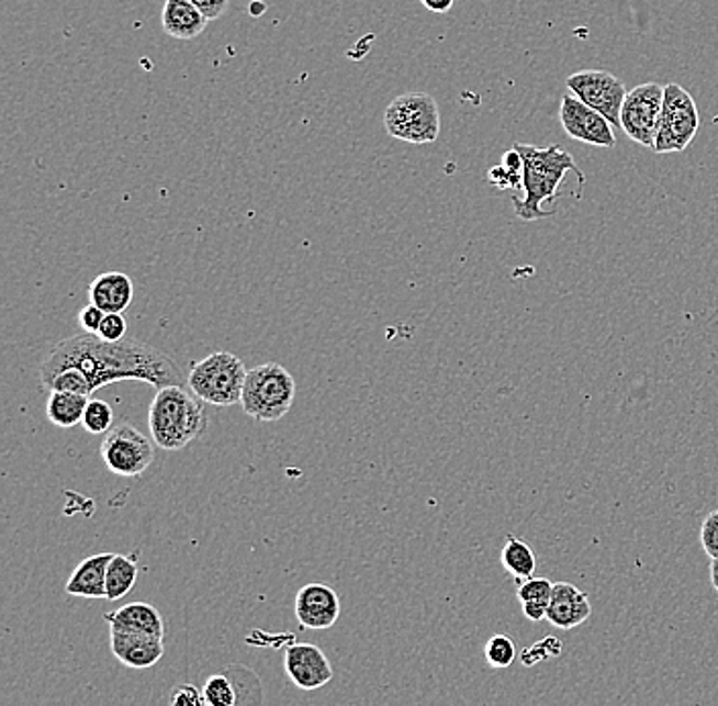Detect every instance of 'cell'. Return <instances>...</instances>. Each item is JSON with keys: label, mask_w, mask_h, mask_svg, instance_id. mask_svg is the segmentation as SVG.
Wrapping results in <instances>:
<instances>
[{"label": "cell", "mask_w": 718, "mask_h": 706, "mask_svg": "<svg viewBox=\"0 0 718 706\" xmlns=\"http://www.w3.org/2000/svg\"><path fill=\"white\" fill-rule=\"evenodd\" d=\"M64 368H74L85 376L90 394L123 380H139L158 390L188 384V376L182 374L178 363L156 347L135 339L111 344L85 332L59 341L47 354L40 376L54 374Z\"/></svg>", "instance_id": "cell-1"}, {"label": "cell", "mask_w": 718, "mask_h": 706, "mask_svg": "<svg viewBox=\"0 0 718 706\" xmlns=\"http://www.w3.org/2000/svg\"><path fill=\"white\" fill-rule=\"evenodd\" d=\"M520 158H523V190L525 199L520 201L513 197L515 215L531 223L556 215L558 211H546V204H553L556 197L560 194L561 182L565 173H577L580 187L584 188V173L575 166L574 158L570 152L561 149L560 145L549 147H535V145H515Z\"/></svg>", "instance_id": "cell-2"}, {"label": "cell", "mask_w": 718, "mask_h": 706, "mask_svg": "<svg viewBox=\"0 0 718 706\" xmlns=\"http://www.w3.org/2000/svg\"><path fill=\"white\" fill-rule=\"evenodd\" d=\"M147 423L154 444L164 451H180L199 441L209 418L201 399L184 386L159 389L149 404Z\"/></svg>", "instance_id": "cell-3"}, {"label": "cell", "mask_w": 718, "mask_h": 706, "mask_svg": "<svg viewBox=\"0 0 718 706\" xmlns=\"http://www.w3.org/2000/svg\"><path fill=\"white\" fill-rule=\"evenodd\" d=\"M296 396V382L282 363H261L245 378L242 406L247 417L273 423L287 417Z\"/></svg>", "instance_id": "cell-4"}, {"label": "cell", "mask_w": 718, "mask_h": 706, "mask_svg": "<svg viewBox=\"0 0 718 706\" xmlns=\"http://www.w3.org/2000/svg\"><path fill=\"white\" fill-rule=\"evenodd\" d=\"M247 372L244 361L235 354L215 351L192 366L187 386L202 403L233 406L242 404Z\"/></svg>", "instance_id": "cell-5"}, {"label": "cell", "mask_w": 718, "mask_h": 706, "mask_svg": "<svg viewBox=\"0 0 718 706\" xmlns=\"http://www.w3.org/2000/svg\"><path fill=\"white\" fill-rule=\"evenodd\" d=\"M390 137L408 144H433L441 131L439 107L427 92H406L390 102L384 113Z\"/></svg>", "instance_id": "cell-6"}, {"label": "cell", "mask_w": 718, "mask_h": 706, "mask_svg": "<svg viewBox=\"0 0 718 706\" xmlns=\"http://www.w3.org/2000/svg\"><path fill=\"white\" fill-rule=\"evenodd\" d=\"M700 130V113L688 90L680 85H667L663 92L660 130L653 144L655 154H682Z\"/></svg>", "instance_id": "cell-7"}, {"label": "cell", "mask_w": 718, "mask_h": 706, "mask_svg": "<svg viewBox=\"0 0 718 706\" xmlns=\"http://www.w3.org/2000/svg\"><path fill=\"white\" fill-rule=\"evenodd\" d=\"M101 458L115 477H142L156 460V447L137 427L121 423L104 435Z\"/></svg>", "instance_id": "cell-8"}, {"label": "cell", "mask_w": 718, "mask_h": 706, "mask_svg": "<svg viewBox=\"0 0 718 706\" xmlns=\"http://www.w3.org/2000/svg\"><path fill=\"white\" fill-rule=\"evenodd\" d=\"M565 87L577 101L601 113L613 127H620V111L627 99V88L615 74L604 70H582L565 80Z\"/></svg>", "instance_id": "cell-9"}, {"label": "cell", "mask_w": 718, "mask_h": 706, "mask_svg": "<svg viewBox=\"0 0 718 706\" xmlns=\"http://www.w3.org/2000/svg\"><path fill=\"white\" fill-rule=\"evenodd\" d=\"M665 87L658 82H646L632 88L622 102L620 130L631 137L635 144L653 147L660 130L661 109H663Z\"/></svg>", "instance_id": "cell-10"}, {"label": "cell", "mask_w": 718, "mask_h": 706, "mask_svg": "<svg viewBox=\"0 0 718 706\" xmlns=\"http://www.w3.org/2000/svg\"><path fill=\"white\" fill-rule=\"evenodd\" d=\"M560 121L563 131L582 144L596 147H615L617 137L608 119L577 101L574 94H565L561 99Z\"/></svg>", "instance_id": "cell-11"}, {"label": "cell", "mask_w": 718, "mask_h": 706, "mask_svg": "<svg viewBox=\"0 0 718 706\" xmlns=\"http://www.w3.org/2000/svg\"><path fill=\"white\" fill-rule=\"evenodd\" d=\"M294 615L302 629L327 631L341 615L339 594L325 582H308L296 592Z\"/></svg>", "instance_id": "cell-12"}, {"label": "cell", "mask_w": 718, "mask_h": 706, "mask_svg": "<svg viewBox=\"0 0 718 706\" xmlns=\"http://www.w3.org/2000/svg\"><path fill=\"white\" fill-rule=\"evenodd\" d=\"M284 670L301 691H318L333 680V668L323 649L313 643H294L287 649Z\"/></svg>", "instance_id": "cell-13"}, {"label": "cell", "mask_w": 718, "mask_h": 706, "mask_svg": "<svg viewBox=\"0 0 718 706\" xmlns=\"http://www.w3.org/2000/svg\"><path fill=\"white\" fill-rule=\"evenodd\" d=\"M592 615V606L586 592L575 589L570 582H560L553 586L551 605L547 610V620L561 631H570L584 625Z\"/></svg>", "instance_id": "cell-14"}, {"label": "cell", "mask_w": 718, "mask_h": 706, "mask_svg": "<svg viewBox=\"0 0 718 706\" xmlns=\"http://www.w3.org/2000/svg\"><path fill=\"white\" fill-rule=\"evenodd\" d=\"M104 620L111 625V631L116 634L139 635L164 641V619L154 605L130 603L116 608L115 613H106Z\"/></svg>", "instance_id": "cell-15"}, {"label": "cell", "mask_w": 718, "mask_h": 706, "mask_svg": "<svg viewBox=\"0 0 718 706\" xmlns=\"http://www.w3.org/2000/svg\"><path fill=\"white\" fill-rule=\"evenodd\" d=\"M133 280L125 272H104L88 287L90 303L97 304L106 315H123L133 303Z\"/></svg>", "instance_id": "cell-16"}, {"label": "cell", "mask_w": 718, "mask_h": 706, "mask_svg": "<svg viewBox=\"0 0 718 706\" xmlns=\"http://www.w3.org/2000/svg\"><path fill=\"white\" fill-rule=\"evenodd\" d=\"M111 651L119 662L131 670H147L164 658L166 648L161 639L111 631Z\"/></svg>", "instance_id": "cell-17"}, {"label": "cell", "mask_w": 718, "mask_h": 706, "mask_svg": "<svg viewBox=\"0 0 718 706\" xmlns=\"http://www.w3.org/2000/svg\"><path fill=\"white\" fill-rule=\"evenodd\" d=\"M115 553L90 556L76 565L70 580L66 582V594L82 598H106V570Z\"/></svg>", "instance_id": "cell-18"}, {"label": "cell", "mask_w": 718, "mask_h": 706, "mask_svg": "<svg viewBox=\"0 0 718 706\" xmlns=\"http://www.w3.org/2000/svg\"><path fill=\"white\" fill-rule=\"evenodd\" d=\"M206 23L209 21L190 0H166L161 9V27L173 40H194L204 31Z\"/></svg>", "instance_id": "cell-19"}, {"label": "cell", "mask_w": 718, "mask_h": 706, "mask_svg": "<svg viewBox=\"0 0 718 706\" xmlns=\"http://www.w3.org/2000/svg\"><path fill=\"white\" fill-rule=\"evenodd\" d=\"M88 401L90 399L82 396V394L54 390V392H49L47 404H45L47 421L59 427V429H72V427L82 423Z\"/></svg>", "instance_id": "cell-20"}, {"label": "cell", "mask_w": 718, "mask_h": 706, "mask_svg": "<svg viewBox=\"0 0 718 706\" xmlns=\"http://www.w3.org/2000/svg\"><path fill=\"white\" fill-rule=\"evenodd\" d=\"M553 582L547 578H529L518 584L517 598L523 606V615L529 620L547 619V610L551 605Z\"/></svg>", "instance_id": "cell-21"}, {"label": "cell", "mask_w": 718, "mask_h": 706, "mask_svg": "<svg viewBox=\"0 0 718 706\" xmlns=\"http://www.w3.org/2000/svg\"><path fill=\"white\" fill-rule=\"evenodd\" d=\"M501 562H503L504 570L518 582H525L535 576V570H537V558H535L531 546L513 535H508L504 541Z\"/></svg>", "instance_id": "cell-22"}, {"label": "cell", "mask_w": 718, "mask_h": 706, "mask_svg": "<svg viewBox=\"0 0 718 706\" xmlns=\"http://www.w3.org/2000/svg\"><path fill=\"white\" fill-rule=\"evenodd\" d=\"M137 563L127 556L115 553L106 570V601H121L135 589L137 582Z\"/></svg>", "instance_id": "cell-23"}, {"label": "cell", "mask_w": 718, "mask_h": 706, "mask_svg": "<svg viewBox=\"0 0 718 706\" xmlns=\"http://www.w3.org/2000/svg\"><path fill=\"white\" fill-rule=\"evenodd\" d=\"M489 180L490 184H494L501 190L523 187V158L515 147L504 152L501 166L490 168Z\"/></svg>", "instance_id": "cell-24"}, {"label": "cell", "mask_w": 718, "mask_h": 706, "mask_svg": "<svg viewBox=\"0 0 718 706\" xmlns=\"http://www.w3.org/2000/svg\"><path fill=\"white\" fill-rule=\"evenodd\" d=\"M113 423H115V413H113L111 404L101 401V399H90L88 401L87 411H85V417H82V427L90 435H106L113 429Z\"/></svg>", "instance_id": "cell-25"}, {"label": "cell", "mask_w": 718, "mask_h": 706, "mask_svg": "<svg viewBox=\"0 0 718 706\" xmlns=\"http://www.w3.org/2000/svg\"><path fill=\"white\" fill-rule=\"evenodd\" d=\"M202 698H204V706H235L237 691H235L229 676L215 674V676L206 677V682L202 686Z\"/></svg>", "instance_id": "cell-26"}, {"label": "cell", "mask_w": 718, "mask_h": 706, "mask_svg": "<svg viewBox=\"0 0 718 706\" xmlns=\"http://www.w3.org/2000/svg\"><path fill=\"white\" fill-rule=\"evenodd\" d=\"M484 655L492 668H511V663L517 658L515 641L506 635H494L484 648Z\"/></svg>", "instance_id": "cell-27"}, {"label": "cell", "mask_w": 718, "mask_h": 706, "mask_svg": "<svg viewBox=\"0 0 718 706\" xmlns=\"http://www.w3.org/2000/svg\"><path fill=\"white\" fill-rule=\"evenodd\" d=\"M561 648H563V643L558 637H546L543 641H537L532 648L525 649L520 653V662L525 668H532L537 663L553 660V658L561 655Z\"/></svg>", "instance_id": "cell-28"}, {"label": "cell", "mask_w": 718, "mask_h": 706, "mask_svg": "<svg viewBox=\"0 0 718 706\" xmlns=\"http://www.w3.org/2000/svg\"><path fill=\"white\" fill-rule=\"evenodd\" d=\"M700 543L710 560H718V508L708 513L700 527Z\"/></svg>", "instance_id": "cell-29"}, {"label": "cell", "mask_w": 718, "mask_h": 706, "mask_svg": "<svg viewBox=\"0 0 718 706\" xmlns=\"http://www.w3.org/2000/svg\"><path fill=\"white\" fill-rule=\"evenodd\" d=\"M127 335V321L123 315L119 313H111L106 315L104 321H102L101 332H99V337L104 339V341H111V344H116V341H123Z\"/></svg>", "instance_id": "cell-30"}, {"label": "cell", "mask_w": 718, "mask_h": 706, "mask_svg": "<svg viewBox=\"0 0 718 706\" xmlns=\"http://www.w3.org/2000/svg\"><path fill=\"white\" fill-rule=\"evenodd\" d=\"M170 706H204L201 688L194 684H180L170 692Z\"/></svg>", "instance_id": "cell-31"}, {"label": "cell", "mask_w": 718, "mask_h": 706, "mask_svg": "<svg viewBox=\"0 0 718 706\" xmlns=\"http://www.w3.org/2000/svg\"><path fill=\"white\" fill-rule=\"evenodd\" d=\"M104 317H106V313L101 311L97 304L90 303L87 306H82V311L78 313V325H80V329L85 333L99 335Z\"/></svg>", "instance_id": "cell-32"}, {"label": "cell", "mask_w": 718, "mask_h": 706, "mask_svg": "<svg viewBox=\"0 0 718 706\" xmlns=\"http://www.w3.org/2000/svg\"><path fill=\"white\" fill-rule=\"evenodd\" d=\"M206 21H215L225 13L229 0H190Z\"/></svg>", "instance_id": "cell-33"}, {"label": "cell", "mask_w": 718, "mask_h": 706, "mask_svg": "<svg viewBox=\"0 0 718 706\" xmlns=\"http://www.w3.org/2000/svg\"><path fill=\"white\" fill-rule=\"evenodd\" d=\"M420 4H423L427 11H431V13L444 15V13H449V11H451V7L456 4V0H420Z\"/></svg>", "instance_id": "cell-34"}, {"label": "cell", "mask_w": 718, "mask_h": 706, "mask_svg": "<svg viewBox=\"0 0 718 706\" xmlns=\"http://www.w3.org/2000/svg\"><path fill=\"white\" fill-rule=\"evenodd\" d=\"M710 582H713L715 591L718 592V560H713V563H710Z\"/></svg>", "instance_id": "cell-35"}]
</instances>
